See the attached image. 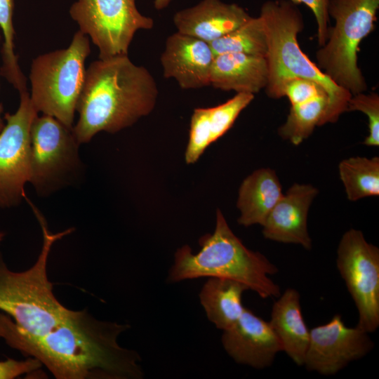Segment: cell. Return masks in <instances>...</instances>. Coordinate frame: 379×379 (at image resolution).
Returning a JSON list of instances; mask_svg holds the SVG:
<instances>
[{
	"mask_svg": "<svg viewBox=\"0 0 379 379\" xmlns=\"http://www.w3.org/2000/svg\"><path fill=\"white\" fill-rule=\"evenodd\" d=\"M42 364L37 359L31 357L24 361L7 359L0 361V379H14L23 374H36Z\"/></svg>",
	"mask_w": 379,
	"mask_h": 379,
	"instance_id": "obj_29",
	"label": "cell"
},
{
	"mask_svg": "<svg viewBox=\"0 0 379 379\" xmlns=\"http://www.w3.org/2000/svg\"><path fill=\"white\" fill-rule=\"evenodd\" d=\"M214 53L209 43L175 32L166 41L160 61L164 77L173 78L183 89L210 86Z\"/></svg>",
	"mask_w": 379,
	"mask_h": 379,
	"instance_id": "obj_14",
	"label": "cell"
},
{
	"mask_svg": "<svg viewBox=\"0 0 379 379\" xmlns=\"http://www.w3.org/2000/svg\"><path fill=\"white\" fill-rule=\"evenodd\" d=\"M130 327L98 320L85 309L38 339L21 335L9 318H0V338L37 359L57 379H140V355L117 341Z\"/></svg>",
	"mask_w": 379,
	"mask_h": 379,
	"instance_id": "obj_1",
	"label": "cell"
},
{
	"mask_svg": "<svg viewBox=\"0 0 379 379\" xmlns=\"http://www.w3.org/2000/svg\"><path fill=\"white\" fill-rule=\"evenodd\" d=\"M336 266L357 307V326L368 333L379 326V249L361 231L350 229L342 236Z\"/></svg>",
	"mask_w": 379,
	"mask_h": 379,
	"instance_id": "obj_10",
	"label": "cell"
},
{
	"mask_svg": "<svg viewBox=\"0 0 379 379\" xmlns=\"http://www.w3.org/2000/svg\"><path fill=\"white\" fill-rule=\"evenodd\" d=\"M246 290L248 288L239 281L209 277L199 293L200 302L208 320L222 331L231 328L245 309L242 295Z\"/></svg>",
	"mask_w": 379,
	"mask_h": 379,
	"instance_id": "obj_21",
	"label": "cell"
},
{
	"mask_svg": "<svg viewBox=\"0 0 379 379\" xmlns=\"http://www.w3.org/2000/svg\"><path fill=\"white\" fill-rule=\"evenodd\" d=\"M283 194L281 185L274 170L262 168L255 171L244 180L239 190L238 223L245 227L256 224L262 226Z\"/></svg>",
	"mask_w": 379,
	"mask_h": 379,
	"instance_id": "obj_20",
	"label": "cell"
},
{
	"mask_svg": "<svg viewBox=\"0 0 379 379\" xmlns=\"http://www.w3.org/2000/svg\"><path fill=\"white\" fill-rule=\"evenodd\" d=\"M158 87L152 74L134 64L128 55L98 59L86 70L73 127L79 144L98 133H117L154 109Z\"/></svg>",
	"mask_w": 379,
	"mask_h": 379,
	"instance_id": "obj_2",
	"label": "cell"
},
{
	"mask_svg": "<svg viewBox=\"0 0 379 379\" xmlns=\"http://www.w3.org/2000/svg\"><path fill=\"white\" fill-rule=\"evenodd\" d=\"M73 127L57 119L36 116L30 127V179L38 192L48 193L66 183L79 167Z\"/></svg>",
	"mask_w": 379,
	"mask_h": 379,
	"instance_id": "obj_9",
	"label": "cell"
},
{
	"mask_svg": "<svg viewBox=\"0 0 379 379\" xmlns=\"http://www.w3.org/2000/svg\"><path fill=\"white\" fill-rule=\"evenodd\" d=\"M338 170L350 201L379 195V157H350L341 161Z\"/></svg>",
	"mask_w": 379,
	"mask_h": 379,
	"instance_id": "obj_23",
	"label": "cell"
},
{
	"mask_svg": "<svg viewBox=\"0 0 379 379\" xmlns=\"http://www.w3.org/2000/svg\"><path fill=\"white\" fill-rule=\"evenodd\" d=\"M43 233V244L34 265L23 272H13L0 253V311L9 316L12 326L21 335L38 339L45 336L74 313L63 306L53 292L47 275V263L53 244L73 229L51 233L40 211L28 201Z\"/></svg>",
	"mask_w": 379,
	"mask_h": 379,
	"instance_id": "obj_4",
	"label": "cell"
},
{
	"mask_svg": "<svg viewBox=\"0 0 379 379\" xmlns=\"http://www.w3.org/2000/svg\"><path fill=\"white\" fill-rule=\"evenodd\" d=\"M172 0H154V8L157 10H162L166 8Z\"/></svg>",
	"mask_w": 379,
	"mask_h": 379,
	"instance_id": "obj_30",
	"label": "cell"
},
{
	"mask_svg": "<svg viewBox=\"0 0 379 379\" xmlns=\"http://www.w3.org/2000/svg\"><path fill=\"white\" fill-rule=\"evenodd\" d=\"M222 344L236 362L260 369L273 363L281 343L269 321L244 309L239 320L223 331Z\"/></svg>",
	"mask_w": 379,
	"mask_h": 379,
	"instance_id": "obj_13",
	"label": "cell"
},
{
	"mask_svg": "<svg viewBox=\"0 0 379 379\" xmlns=\"http://www.w3.org/2000/svg\"><path fill=\"white\" fill-rule=\"evenodd\" d=\"M251 18L237 4L202 0L178 11L173 16V23L177 32L211 43L239 28Z\"/></svg>",
	"mask_w": 379,
	"mask_h": 379,
	"instance_id": "obj_16",
	"label": "cell"
},
{
	"mask_svg": "<svg viewBox=\"0 0 379 379\" xmlns=\"http://www.w3.org/2000/svg\"><path fill=\"white\" fill-rule=\"evenodd\" d=\"M215 56L226 53L267 57V34L262 19L251 17L239 28L209 43Z\"/></svg>",
	"mask_w": 379,
	"mask_h": 379,
	"instance_id": "obj_24",
	"label": "cell"
},
{
	"mask_svg": "<svg viewBox=\"0 0 379 379\" xmlns=\"http://www.w3.org/2000/svg\"><path fill=\"white\" fill-rule=\"evenodd\" d=\"M15 0H0V28L3 34L2 64L0 74L19 93L27 91L26 78L15 53V29L13 22Z\"/></svg>",
	"mask_w": 379,
	"mask_h": 379,
	"instance_id": "obj_25",
	"label": "cell"
},
{
	"mask_svg": "<svg viewBox=\"0 0 379 379\" xmlns=\"http://www.w3.org/2000/svg\"><path fill=\"white\" fill-rule=\"evenodd\" d=\"M318 190L308 184H293L283 194L262 225L265 239L285 244H295L307 250L312 248L307 229L310 205Z\"/></svg>",
	"mask_w": 379,
	"mask_h": 379,
	"instance_id": "obj_15",
	"label": "cell"
},
{
	"mask_svg": "<svg viewBox=\"0 0 379 379\" xmlns=\"http://www.w3.org/2000/svg\"><path fill=\"white\" fill-rule=\"evenodd\" d=\"M267 39L269 77L265 88L271 98H281L284 84L293 78L317 82L328 92L337 113L347 111L352 94L335 84L302 51L298 35L304 28L298 5L289 0H268L260 8Z\"/></svg>",
	"mask_w": 379,
	"mask_h": 379,
	"instance_id": "obj_5",
	"label": "cell"
},
{
	"mask_svg": "<svg viewBox=\"0 0 379 379\" xmlns=\"http://www.w3.org/2000/svg\"><path fill=\"white\" fill-rule=\"evenodd\" d=\"M254 95L239 93L213 107L196 108L191 117L189 140L185 154L187 164L195 163L205 149L222 136L253 100Z\"/></svg>",
	"mask_w": 379,
	"mask_h": 379,
	"instance_id": "obj_17",
	"label": "cell"
},
{
	"mask_svg": "<svg viewBox=\"0 0 379 379\" xmlns=\"http://www.w3.org/2000/svg\"><path fill=\"white\" fill-rule=\"evenodd\" d=\"M379 0H329L328 13L335 24L316 53L318 67L352 95L367 84L357 63L361 41L374 29Z\"/></svg>",
	"mask_w": 379,
	"mask_h": 379,
	"instance_id": "obj_7",
	"label": "cell"
},
{
	"mask_svg": "<svg viewBox=\"0 0 379 379\" xmlns=\"http://www.w3.org/2000/svg\"><path fill=\"white\" fill-rule=\"evenodd\" d=\"M326 95L329 96L321 84L303 78L288 80L281 89V97H287L291 106L301 105Z\"/></svg>",
	"mask_w": 379,
	"mask_h": 379,
	"instance_id": "obj_27",
	"label": "cell"
},
{
	"mask_svg": "<svg viewBox=\"0 0 379 379\" xmlns=\"http://www.w3.org/2000/svg\"><path fill=\"white\" fill-rule=\"evenodd\" d=\"M368 334L357 326H347L336 314L328 323L310 330L303 366L321 375H334L373 349L374 343Z\"/></svg>",
	"mask_w": 379,
	"mask_h": 379,
	"instance_id": "obj_12",
	"label": "cell"
},
{
	"mask_svg": "<svg viewBox=\"0 0 379 379\" xmlns=\"http://www.w3.org/2000/svg\"><path fill=\"white\" fill-rule=\"evenodd\" d=\"M90 53L89 38L79 30L66 48L39 55L32 60L29 98L38 113L72 128Z\"/></svg>",
	"mask_w": 379,
	"mask_h": 379,
	"instance_id": "obj_6",
	"label": "cell"
},
{
	"mask_svg": "<svg viewBox=\"0 0 379 379\" xmlns=\"http://www.w3.org/2000/svg\"><path fill=\"white\" fill-rule=\"evenodd\" d=\"M300 296L287 288L274 302L269 321L279 339L282 351L298 366H303L310 340V330L302 317Z\"/></svg>",
	"mask_w": 379,
	"mask_h": 379,
	"instance_id": "obj_19",
	"label": "cell"
},
{
	"mask_svg": "<svg viewBox=\"0 0 379 379\" xmlns=\"http://www.w3.org/2000/svg\"><path fill=\"white\" fill-rule=\"evenodd\" d=\"M3 111H4L3 105L0 102V133L2 131V130L4 129V128L5 126V124H6V122L4 121V120L2 118Z\"/></svg>",
	"mask_w": 379,
	"mask_h": 379,
	"instance_id": "obj_31",
	"label": "cell"
},
{
	"mask_svg": "<svg viewBox=\"0 0 379 379\" xmlns=\"http://www.w3.org/2000/svg\"><path fill=\"white\" fill-rule=\"evenodd\" d=\"M1 35H0V41H1Z\"/></svg>",
	"mask_w": 379,
	"mask_h": 379,
	"instance_id": "obj_33",
	"label": "cell"
},
{
	"mask_svg": "<svg viewBox=\"0 0 379 379\" xmlns=\"http://www.w3.org/2000/svg\"><path fill=\"white\" fill-rule=\"evenodd\" d=\"M201 249L193 253L185 245L175 254L168 281L178 282L199 277L228 279L244 284L262 298H277L280 288L270 277L278 268L262 253L246 248L233 233L218 209L213 234L199 239Z\"/></svg>",
	"mask_w": 379,
	"mask_h": 379,
	"instance_id": "obj_3",
	"label": "cell"
},
{
	"mask_svg": "<svg viewBox=\"0 0 379 379\" xmlns=\"http://www.w3.org/2000/svg\"><path fill=\"white\" fill-rule=\"evenodd\" d=\"M347 111H360L368 116V135L364 144L379 145V95L376 93L364 92L352 95L349 100Z\"/></svg>",
	"mask_w": 379,
	"mask_h": 379,
	"instance_id": "obj_26",
	"label": "cell"
},
{
	"mask_svg": "<svg viewBox=\"0 0 379 379\" xmlns=\"http://www.w3.org/2000/svg\"><path fill=\"white\" fill-rule=\"evenodd\" d=\"M19 94V106L14 113L5 114L0 133V208L25 199V185L30 179V127L38 112L27 90Z\"/></svg>",
	"mask_w": 379,
	"mask_h": 379,
	"instance_id": "obj_11",
	"label": "cell"
},
{
	"mask_svg": "<svg viewBox=\"0 0 379 379\" xmlns=\"http://www.w3.org/2000/svg\"><path fill=\"white\" fill-rule=\"evenodd\" d=\"M293 4H305L313 13L317 25V39L320 47L327 41L328 35L329 15L328 6L329 0H289Z\"/></svg>",
	"mask_w": 379,
	"mask_h": 379,
	"instance_id": "obj_28",
	"label": "cell"
},
{
	"mask_svg": "<svg viewBox=\"0 0 379 379\" xmlns=\"http://www.w3.org/2000/svg\"><path fill=\"white\" fill-rule=\"evenodd\" d=\"M268 77L265 57L226 53L215 56L210 86L222 91L254 95L266 88Z\"/></svg>",
	"mask_w": 379,
	"mask_h": 379,
	"instance_id": "obj_18",
	"label": "cell"
},
{
	"mask_svg": "<svg viewBox=\"0 0 379 379\" xmlns=\"http://www.w3.org/2000/svg\"><path fill=\"white\" fill-rule=\"evenodd\" d=\"M1 236H2V234H0V239H1Z\"/></svg>",
	"mask_w": 379,
	"mask_h": 379,
	"instance_id": "obj_32",
	"label": "cell"
},
{
	"mask_svg": "<svg viewBox=\"0 0 379 379\" xmlns=\"http://www.w3.org/2000/svg\"><path fill=\"white\" fill-rule=\"evenodd\" d=\"M69 13L98 48L99 59L128 55L136 32L154 26L152 18L139 12L135 0H77Z\"/></svg>",
	"mask_w": 379,
	"mask_h": 379,
	"instance_id": "obj_8",
	"label": "cell"
},
{
	"mask_svg": "<svg viewBox=\"0 0 379 379\" xmlns=\"http://www.w3.org/2000/svg\"><path fill=\"white\" fill-rule=\"evenodd\" d=\"M339 117L329 96L319 97L291 106L286 120L279 128L278 133L283 139L298 145L312 133L316 126L335 122Z\"/></svg>",
	"mask_w": 379,
	"mask_h": 379,
	"instance_id": "obj_22",
	"label": "cell"
}]
</instances>
